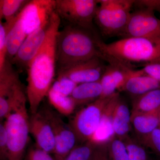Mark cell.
<instances>
[{
  "label": "cell",
  "instance_id": "cell-26",
  "mask_svg": "<svg viewBox=\"0 0 160 160\" xmlns=\"http://www.w3.org/2000/svg\"><path fill=\"white\" fill-rule=\"evenodd\" d=\"M98 146L90 141L77 145L64 160H89Z\"/></svg>",
  "mask_w": 160,
  "mask_h": 160
},
{
  "label": "cell",
  "instance_id": "cell-14",
  "mask_svg": "<svg viewBox=\"0 0 160 160\" xmlns=\"http://www.w3.org/2000/svg\"><path fill=\"white\" fill-rule=\"evenodd\" d=\"M50 21L27 36L17 53L10 62L12 64L27 69L46 41Z\"/></svg>",
  "mask_w": 160,
  "mask_h": 160
},
{
  "label": "cell",
  "instance_id": "cell-2",
  "mask_svg": "<svg viewBox=\"0 0 160 160\" xmlns=\"http://www.w3.org/2000/svg\"><path fill=\"white\" fill-rule=\"evenodd\" d=\"M98 37L94 30L71 24L59 31L56 51L59 71L93 58L103 59L97 44Z\"/></svg>",
  "mask_w": 160,
  "mask_h": 160
},
{
  "label": "cell",
  "instance_id": "cell-9",
  "mask_svg": "<svg viewBox=\"0 0 160 160\" xmlns=\"http://www.w3.org/2000/svg\"><path fill=\"white\" fill-rule=\"evenodd\" d=\"M131 12L127 25L120 35L127 38H160V19L152 9L136 7Z\"/></svg>",
  "mask_w": 160,
  "mask_h": 160
},
{
  "label": "cell",
  "instance_id": "cell-28",
  "mask_svg": "<svg viewBox=\"0 0 160 160\" xmlns=\"http://www.w3.org/2000/svg\"><path fill=\"white\" fill-rule=\"evenodd\" d=\"M128 149L129 160H149L145 148L128 137L124 140Z\"/></svg>",
  "mask_w": 160,
  "mask_h": 160
},
{
  "label": "cell",
  "instance_id": "cell-15",
  "mask_svg": "<svg viewBox=\"0 0 160 160\" xmlns=\"http://www.w3.org/2000/svg\"><path fill=\"white\" fill-rule=\"evenodd\" d=\"M29 132L34 138L36 146L48 153H54L55 139L49 122L42 112L31 114L29 119Z\"/></svg>",
  "mask_w": 160,
  "mask_h": 160
},
{
  "label": "cell",
  "instance_id": "cell-37",
  "mask_svg": "<svg viewBox=\"0 0 160 160\" xmlns=\"http://www.w3.org/2000/svg\"></svg>",
  "mask_w": 160,
  "mask_h": 160
},
{
  "label": "cell",
  "instance_id": "cell-27",
  "mask_svg": "<svg viewBox=\"0 0 160 160\" xmlns=\"http://www.w3.org/2000/svg\"><path fill=\"white\" fill-rule=\"evenodd\" d=\"M77 85L67 77L58 75L57 79L52 84L50 89L63 95L71 96Z\"/></svg>",
  "mask_w": 160,
  "mask_h": 160
},
{
  "label": "cell",
  "instance_id": "cell-11",
  "mask_svg": "<svg viewBox=\"0 0 160 160\" xmlns=\"http://www.w3.org/2000/svg\"><path fill=\"white\" fill-rule=\"evenodd\" d=\"M56 11V0L29 1L19 13L27 35L49 22Z\"/></svg>",
  "mask_w": 160,
  "mask_h": 160
},
{
  "label": "cell",
  "instance_id": "cell-18",
  "mask_svg": "<svg viewBox=\"0 0 160 160\" xmlns=\"http://www.w3.org/2000/svg\"><path fill=\"white\" fill-rule=\"evenodd\" d=\"M131 125V112L119 96L115 106L112 121L115 137L123 141L127 138L129 137Z\"/></svg>",
  "mask_w": 160,
  "mask_h": 160
},
{
  "label": "cell",
  "instance_id": "cell-35",
  "mask_svg": "<svg viewBox=\"0 0 160 160\" xmlns=\"http://www.w3.org/2000/svg\"><path fill=\"white\" fill-rule=\"evenodd\" d=\"M159 127H160V114L159 116Z\"/></svg>",
  "mask_w": 160,
  "mask_h": 160
},
{
  "label": "cell",
  "instance_id": "cell-29",
  "mask_svg": "<svg viewBox=\"0 0 160 160\" xmlns=\"http://www.w3.org/2000/svg\"><path fill=\"white\" fill-rule=\"evenodd\" d=\"M13 21L9 23L0 22V69L7 61V35Z\"/></svg>",
  "mask_w": 160,
  "mask_h": 160
},
{
  "label": "cell",
  "instance_id": "cell-7",
  "mask_svg": "<svg viewBox=\"0 0 160 160\" xmlns=\"http://www.w3.org/2000/svg\"><path fill=\"white\" fill-rule=\"evenodd\" d=\"M56 12L60 18L71 25L93 30L94 20L99 3L95 0H56Z\"/></svg>",
  "mask_w": 160,
  "mask_h": 160
},
{
  "label": "cell",
  "instance_id": "cell-32",
  "mask_svg": "<svg viewBox=\"0 0 160 160\" xmlns=\"http://www.w3.org/2000/svg\"><path fill=\"white\" fill-rule=\"evenodd\" d=\"M141 69L145 74L160 82V58L146 63Z\"/></svg>",
  "mask_w": 160,
  "mask_h": 160
},
{
  "label": "cell",
  "instance_id": "cell-22",
  "mask_svg": "<svg viewBox=\"0 0 160 160\" xmlns=\"http://www.w3.org/2000/svg\"><path fill=\"white\" fill-rule=\"evenodd\" d=\"M160 108V89H154L134 98L132 113H146Z\"/></svg>",
  "mask_w": 160,
  "mask_h": 160
},
{
  "label": "cell",
  "instance_id": "cell-17",
  "mask_svg": "<svg viewBox=\"0 0 160 160\" xmlns=\"http://www.w3.org/2000/svg\"><path fill=\"white\" fill-rule=\"evenodd\" d=\"M157 89H160L159 81L145 74L141 69H133L121 90L134 98Z\"/></svg>",
  "mask_w": 160,
  "mask_h": 160
},
{
  "label": "cell",
  "instance_id": "cell-4",
  "mask_svg": "<svg viewBox=\"0 0 160 160\" xmlns=\"http://www.w3.org/2000/svg\"><path fill=\"white\" fill-rule=\"evenodd\" d=\"M26 94L17 100L4 122L8 138L7 160H23L29 142V117Z\"/></svg>",
  "mask_w": 160,
  "mask_h": 160
},
{
  "label": "cell",
  "instance_id": "cell-16",
  "mask_svg": "<svg viewBox=\"0 0 160 160\" xmlns=\"http://www.w3.org/2000/svg\"><path fill=\"white\" fill-rule=\"evenodd\" d=\"M119 96L118 92L112 96L104 109L98 129L89 141L97 146L107 144L115 137L112 121L115 106Z\"/></svg>",
  "mask_w": 160,
  "mask_h": 160
},
{
  "label": "cell",
  "instance_id": "cell-8",
  "mask_svg": "<svg viewBox=\"0 0 160 160\" xmlns=\"http://www.w3.org/2000/svg\"><path fill=\"white\" fill-rule=\"evenodd\" d=\"M25 94L17 72L7 60L0 69V118L6 119L17 101Z\"/></svg>",
  "mask_w": 160,
  "mask_h": 160
},
{
  "label": "cell",
  "instance_id": "cell-33",
  "mask_svg": "<svg viewBox=\"0 0 160 160\" xmlns=\"http://www.w3.org/2000/svg\"><path fill=\"white\" fill-rule=\"evenodd\" d=\"M8 138L4 123L0 124V160H7Z\"/></svg>",
  "mask_w": 160,
  "mask_h": 160
},
{
  "label": "cell",
  "instance_id": "cell-1",
  "mask_svg": "<svg viewBox=\"0 0 160 160\" xmlns=\"http://www.w3.org/2000/svg\"><path fill=\"white\" fill-rule=\"evenodd\" d=\"M60 18L56 11L50 19L46 41L27 69L26 94L31 114L38 112L40 104L52 86L57 63V41Z\"/></svg>",
  "mask_w": 160,
  "mask_h": 160
},
{
  "label": "cell",
  "instance_id": "cell-31",
  "mask_svg": "<svg viewBox=\"0 0 160 160\" xmlns=\"http://www.w3.org/2000/svg\"><path fill=\"white\" fill-rule=\"evenodd\" d=\"M24 159L25 160H55L50 153L36 146L29 148Z\"/></svg>",
  "mask_w": 160,
  "mask_h": 160
},
{
  "label": "cell",
  "instance_id": "cell-24",
  "mask_svg": "<svg viewBox=\"0 0 160 160\" xmlns=\"http://www.w3.org/2000/svg\"><path fill=\"white\" fill-rule=\"evenodd\" d=\"M29 1L26 0H1L0 19L5 22H11L18 15Z\"/></svg>",
  "mask_w": 160,
  "mask_h": 160
},
{
  "label": "cell",
  "instance_id": "cell-3",
  "mask_svg": "<svg viewBox=\"0 0 160 160\" xmlns=\"http://www.w3.org/2000/svg\"><path fill=\"white\" fill-rule=\"evenodd\" d=\"M97 44L102 55L117 60L132 69L133 64L144 65L160 58V38H124L106 43L98 36Z\"/></svg>",
  "mask_w": 160,
  "mask_h": 160
},
{
  "label": "cell",
  "instance_id": "cell-6",
  "mask_svg": "<svg viewBox=\"0 0 160 160\" xmlns=\"http://www.w3.org/2000/svg\"><path fill=\"white\" fill-rule=\"evenodd\" d=\"M112 97L100 98L88 104L70 120L68 124L74 132L78 142L83 144L91 139L98 127L104 109Z\"/></svg>",
  "mask_w": 160,
  "mask_h": 160
},
{
  "label": "cell",
  "instance_id": "cell-10",
  "mask_svg": "<svg viewBox=\"0 0 160 160\" xmlns=\"http://www.w3.org/2000/svg\"><path fill=\"white\" fill-rule=\"evenodd\" d=\"M42 112L49 122L54 135V158L55 159L64 160L78 142L74 132L53 110L47 108Z\"/></svg>",
  "mask_w": 160,
  "mask_h": 160
},
{
  "label": "cell",
  "instance_id": "cell-25",
  "mask_svg": "<svg viewBox=\"0 0 160 160\" xmlns=\"http://www.w3.org/2000/svg\"><path fill=\"white\" fill-rule=\"evenodd\" d=\"M107 146L110 160H129L128 149L123 140L115 137Z\"/></svg>",
  "mask_w": 160,
  "mask_h": 160
},
{
  "label": "cell",
  "instance_id": "cell-36",
  "mask_svg": "<svg viewBox=\"0 0 160 160\" xmlns=\"http://www.w3.org/2000/svg\"><path fill=\"white\" fill-rule=\"evenodd\" d=\"M55 160H58V159H55Z\"/></svg>",
  "mask_w": 160,
  "mask_h": 160
},
{
  "label": "cell",
  "instance_id": "cell-23",
  "mask_svg": "<svg viewBox=\"0 0 160 160\" xmlns=\"http://www.w3.org/2000/svg\"><path fill=\"white\" fill-rule=\"evenodd\" d=\"M48 100L52 106L60 114L69 116L74 112L76 105L71 96H66L51 89L48 92Z\"/></svg>",
  "mask_w": 160,
  "mask_h": 160
},
{
  "label": "cell",
  "instance_id": "cell-34",
  "mask_svg": "<svg viewBox=\"0 0 160 160\" xmlns=\"http://www.w3.org/2000/svg\"><path fill=\"white\" fill-rule=\"evenodd\" d=\"M107 144L98 146L95 149L89 160H110Z\"/></svg>",
  "mask_w": 160,
  "mask_h": 160
},
{
  "label": "cell",
  "instance_id": "cell-13",
  "mask_svg": "<svg viewBox=\"0 0 160 160\" xmlns=\"http://www.w3.org/2000/svg\"><path fill=\"white\" fill-rule=\"evenodd\" d=\"M104 61L101 58H93L60 70L58 75L67 77L78 85L99 81L106 69Z\"/></svg>",
  "mask_w": 160,
  "mask_h": 160
},
{
  "label": "cell",
  "instance_id": "cell-19",
  "mask_svg": "<svg viewBox=\"0 0 160 160\" xmlns=\"http://www.w3.org/2000/svg\"><path fill=\"white\" fill-rule=\"evenodd\" d=\"M102 92V89L99 81L78 84L71 96L77 106L95 102L101 98Z\"/></svg>",
  "mask_w": 160,
  "mask_h": 160
},
{
  "label": "cell",
  "instance_id": "cell-20",
  "mask_svg": "<svg viewBox=\"0 0 160 160\" xmlns=\"http://www.w3.org/2000/svg\"><path fill=\"white\" fill-rule=\"evenodd\" d=\"M160 108L146 113H132L131 124L140 138L154 130L159 126Z\"/></svg>",
  "mask_w": 160,
  "mask_h": 160
},
{
  "label": "cell",
  "instance_id": "cell-21",
  "mask_svg": "<svg viewBox=\"0 0 160 160\" xmlns=\"http://www.w3.org/2000/svg\"><path fill=\"white\" fill-rule=\"evenodd\" d=\"M27 36L19 14L12 22L7 33V60L11 62Z\"/></svg>",
  "mask_w": 160,
  "mask_h": 160
},
{
  "label": "cell",
  "instance_id": "cell-12",
  "mask_svg": "<svg viewBox=\"0 0 160 160\" xmlns=\"http://www.w3.org/2000/svg\"><path fill=\"white\" fill-rule=\"evenodd\" d=\"M107 62L109 64L100 81L102 89V98L110 97L117 92V89L121 90L133 70L112 58Z\"/></svg>",
  "mask_w": 160,
  "mask_h": 160
},
{
  "label": "cell",
  "instance_id": "cell-30",
  "mask_svg": "<svg viewBox=\"0 0 160 160\" xmlns=\"http://www.w3.org/2000/svg\"><path fill=\"white\" fill-rule=\"evenodd\" d=\"M142 144L160 156V127L141 138Z\"/></svg>",
  "mask_w": 160,
  "mask_h": 160
},
{
  "label": "cell",
  "instance_id": "cell-5",
  "mask_svg": "<svg viewBox=\"0 0 160 160\" xmlns=\"http://www.w3.org/2000/svg\"><path fill=\"white\" fill-rule=\"evenodd\" d=\"M94 21L103 35L120 36L134 5L132 0H100Z\"/></svg>",
  "mask_w": 160,
  "mask_h": 160
}]
</instances>
